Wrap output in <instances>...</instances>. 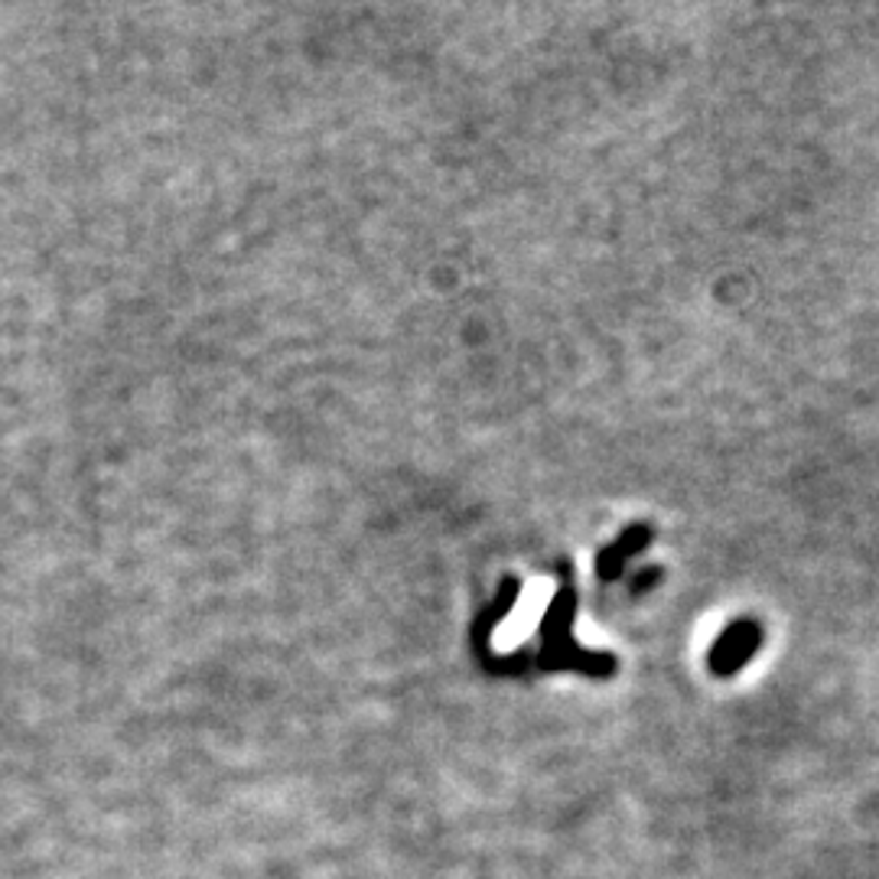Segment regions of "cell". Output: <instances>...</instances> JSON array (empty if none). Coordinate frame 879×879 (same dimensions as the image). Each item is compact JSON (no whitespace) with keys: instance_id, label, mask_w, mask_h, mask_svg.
<instances>
[{"instance_id":"6da1fadb","label":"cell","mask_w":879,"mask_h":879,"mask_svg":"<svg viewBox=\"0 0 879 879\" xmlns=\"http://www.w3.org/2000/svg\"><path fill=\"white\" fill-rule=\"evenodd\" d=\"M551 597V583H531L528 587V593H525V600L518 603V610L508 616V623H505V629L499 632V642H505V645H512V642H518V639H525L531 629H535V623H538V616L544 613V600Z\"/></svg>"}]
</instances>
